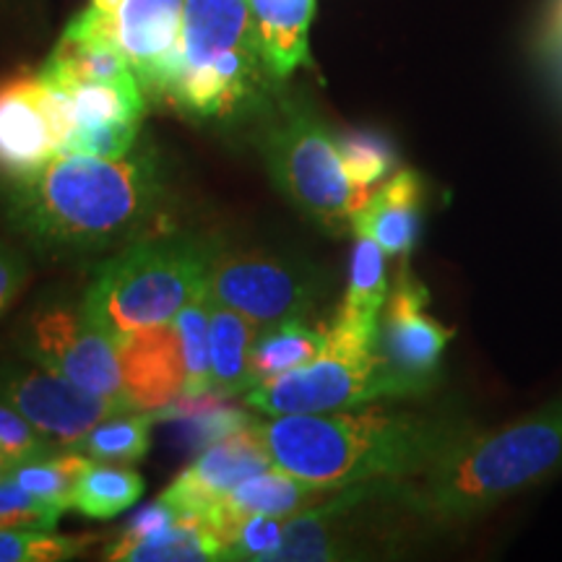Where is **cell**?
<instances>
[{"instance_id": "1", "label": "cell", "mask_w": 562, "mask_h": 562, "mask_svg": "<svg viewBox=\"0 0 562 562\" xmlns=\"http://www.w3.org/2000/svg\"><path fill=\"white\" fill-rule=\"evenodd\" d=\"M476 430L459 417L391 406H349L261 422L273 463L300 480L344 490L414 480Z\"/></svg>"}, {"instance_id": "2", "label": "cell", "mask_w": 562, "mask_h": 562, "mask_svg": "<svg viewBox=\"0 0 562 562\" xmlns=\"http://www.w3.org/2000/svg\"><path fill=\"white\" fill-rule=\"evenodd\" d=\"M11 227L47 252L123 248L151 227L161 178L151 154L121 159L58 154L40 172L3 182Z\"/></svg>"}, {"instance_id": "3", "label": "cell", "mask_w": 562, "mask_h": 562, "mask_svg": "<svg viewBox=\"0 0 562 562\" xmlns=\"http://www.w3.org/2000/svg\"><path fill=\"white\" fill-rule=\"evenodd\" d=\"M562 472V396L497 430H476L425 474L398 480L419 516L459 524Z\"/></svg>"}, {"instance_id": "4", "label": "cell", "mask_w": 562, "mask_h": 562, "mask_svg": "<svg viewBox=\"0 0 562 562\" xmlns=\"http://www.w3.org/2000/svg\"><path fill=\"white\" fill-rule=\"evenodd\" d=\"M214 256L203 237H138L97 269L81 311L115 344L140 328L167 326L206 284Z\"/></svg>"}, {"instance_id": "5", "label": "cell", "mask_w": 562, "mask_h": 562, "mask_svg": "<svg viewBox=\"0 0 562 562\" xmlns=\"http://www.w3.org/2000/svg\"><path fill=\"white\" fill-rule=\"evenodd\" d=\"M263 68L250 0H186L165 100L199 117L232 115L261 87Z\"/></svg>"}, {"instance_id": "6", "label": "cell", "mask_w": 562, "mask_h": 562, "mask_svg": "<svg viewBox=\"0 0 562 562\" xmlns=\"http://www.w3.org/2000/svg\"><path fill=\"white\" fill-rule=\"evenodd\" d=\"M422 391V385L385 360L378 344L336 331L328 323L326 344L315 360L252 385L245 393V402L266 417H286L417 396Z\"/></svg>"}, {"instance_id": "7", "label": "cell", "mask_w": 562, "mask_h": 562, "mask_svg": "<svg viewBox=\"0 0 562 562\" xmlns=\"http://www.w3.org/2000/svg\"><path fill=\"white\" fill-rule=\"evenodd\" d=\"M266 159L281 193L328 232L351 229L355 214L375 193L349 178L339 140L305 112L271 133Z\"/></svg>"}, {"instance_id": "8", "label": "cell", "mask_w": 562, "mask_h": 562, "mask_svg": "<svg viewBox=\"0 0 562 562\" xmlns=\"http://www.w3.org/2000/svg\"><path fill=\"white\" fill-rule=\"evenodd\" d=\"M206 286L211 297L243 313L261 331L305 321L321 297V279L311 269L261 250L216 252Z\"/></svg>"}, {"instance_id": "9", "label": "cell", "mask_w": 562, "mask_h": 562, "mask_svg": "<svg viewBox=\"0 0 562 562\" xmlns=\"http://www.w3.org/2000/svg\"><path fill=\"white\" fill-rule=\"evenodd\" d=\"M182 9L186 0H89L74 21L115 42L146 97L165 100L178 68Z\"/></svg>"}, {"instance_id": "10", "label": "cell", "mask_w": 562, "mask_h": 562, "mask_svg": "<svg viewBox=\"0 0 562 562\" xmlns=\"http://www.w3.org/2000/svg\"><path fill=\"white\" fill-rule=\"evenodd\" d=\"M21 349L26 357L58 370L60 375L70 378L87 391L100 393L136 412L123 389L117 344L102 328H97L81 307L79 311L68 305L40 307L26 321Z\"/></svg>"}, {"instance_id": "11", "label": "cell", "mask_w": 562, "mask_h": 562, "mask_svg": "<svg viewBox=\"0 0 562 562\" xmlns=\"http://www.w3.org/2000/svg\"><path fill=\"white\" fill-rule=\"evenodd\" d=\"M74 131L66 97L40 74L0 81V180L13 182L40 172L66 149Z\"/></svg>"}, {"instance_id": "12", "label": "cell", "mask_w": 562, "mask_h": 562, "mask_svg": "<svg viewBox=\"0 0 562 562\" xmlns=\"http://www.w3.org/2000/svg\"><path fill=\"white\" fill-rule=\"evenodd\" d=\"M0 402L24 414L58 448H70L100 422L131 412L32 357L0 364Z\"/></svg>"}, {"instance_id": "13", "label": "cell", "mask_w": 562, "mask_h": 562, "mask_svg": "<svg viewBox=\"0 0 562 562\" xmlns=\"http://www.w3.org/2000/svg\"><path fill=\"white\" fill-rule=\"evenodd\" d=\"M273 467L261 425H248L216 438L191 467L165 490L161 501L178 518L201 521L237 484Z\"/></svg>"}, {"instance_id": "14", "label": "cell", "mask_w": 562, "mask_h": 562, "mask_svg": "<svg viewBox=\"0 0 562 562\" xmlns=\"http://www.w3.org/2000/svg\"><path fill=\"white\" fill-rule=\"evenodd\" d=\"M427 294L422 281L406 266L398 271L396 284L389 292L378 326V349L402 375L422 389H430L432 372L438 370L442 351L453 339V328L442 326L427 313Z\"/></svg>"}, {"instance_id": "15", "label": "cell", "mask_w": 562, "mask_h": 562, "mask_svg": "<svg viewBox=\"0 0 562 562\" xmlns=\"http://www.w3.org/2000/svg\"><path fill=\"white\" fill-rule=\"evenodd\" d=\"M123 389L136 412L172 406L186 391V362L175 323L140 328L117 341Z\"/></svg>"}, {"instance_id": "16", "label": "cell", "mask_w": 562, "mask_h": 562, "mask_svg": "<svg viewBox=\"0 0 562 562\" xmlns=\"http://www.w3.org/2000/svg\"><path fill=\"white\" fill-rule=\"evenodd\" d=\"M331 487H321V484L305 482L273 463L266 472L250 476L243 484H237L229 495H224L220 503L211 508V513L203 518V524L214 531L220 539L222 550L229 533L240 526L245 518L250 516H294V513L311 510L315 505L334 495Z\"/></svg>"}, {"instance_id": "17", "label": "cell", "mask_w": 562, "mask_h": 562, "mask_svg": "<svg viewBox=\"0 0 562 562\" xmlns=\"http://www.w3.org/2000/svg\"><path fill=\"white\" fill-rule=\"evenodd\" d=\"M422 180L417 172L402 170L375 188L368 203L351 220L357 237H370L389 258H409L419 235Z\"/></svg>"}, {"instance_id": "18", "label": "cell", "mask_w": 562, "mask_h": 562, "mask_svg": "<svg viewBox=\"0 0 562 562\" xmlns=\"http://www.w3.org/2000/svg\"><path fill=\"white\" fill-rule=\"evenodd\" d=\"M258 50L273 79H286L307 63L315 0H250Z\"/></svg>"}, {"instance_id": "19", "label": "cell", "mask_w": 562, "mask_h": 562, "mask_svg": "<svg viewBox=\"0 0 562 562\" xmlns=\"http://www.w3.org/2000/svg\"><path fill=\"white\" fill-rule=\"evenodd\" d=\"M385 261H389V256L381 245L370 237H357L355 250H351L349 286L331 321L334 328L362 341L378 344L381 313L391 292Z\"/></svg>"}, {"instance_id": "20", "label": "cell", "mask_w": 562, "mask_h": 562, "mask_svg": "<svg viewBox=\"0 0 562 562\" xmlns=\"http://www.w3.org/2000/svg\"><path fill=\"white\" fill-rule=\"evenodd\" d=\"M261 328L243 313L211 297V393L237 396L250 391V349Z\"/></svg>"}, {"instance_id": "21", "label": "cell", "mask_w": 562, "mask_h": 562, "mask_svg": "<svg viewBox=\"0 0 562 562\" xmlns=\"http://www.w3.org/2000/svg\"><path fill=\"white\" fill-rule=\"evenodd\" d=\"M104 560L133 562H209L222 560V544L201 521H178L146 537H123L104 552Z\"/></svg>"}, {"instance_id": "22", "label": "cell", "mask_w": 562, "mask_h": 562, "mask_svg": "<svg viewBox=\"0 0 562 562\" xmlns=\"http://www.w3.org/2000/svg\"><path fill=\"white\" fill-rule=\"evenodd\" d=\"M323 344L326 326H307L305 321H286L258 331L250 349V389L315 360Z\"/></svg>"}, {"instance_id": "23", "label": "cell", "mask_w": 562, "mask_h": 562, "mask_svg": "<svg viewBox=\"0 0 562 562\" xmlns=\"http://www.w3.org/2000/svg\"><path fill=\"white\" fill-rule=\"evenodd\" d=\"M53 89H58L66 97L70 117H74V128L112 121H140L146 110V91L138 79L121 83L87 81Z\"/></svg>"}, {"instance_id": "24", "label": "cell", "mask_w": 562, "mask_h": 562, "mask_svg": "<svg viewBox=\"0 0 562 562\" xmlns=\"http://www.w3.org/2000/svg\"><path fill=\"white\" fill-rule=\"evenodd\" d=\"M157 414H138L123 412L115 417L100 422L97 427L83 435L79 442H74V451L89 456L91 461L102 463H136L149 453L151 446V422Z\"/></svg>"}, {"instance_id": "25", "label": "cell", "mask_w": 562, "mask_h": 562, "mask_svg": "<svg viewBox=\"0 0 562 562\" xmlns=\"http://www.w3.org/2000/svg\"><path fill=\"white\" fill-rule=\"evenodd\" d=\"M178 339L186 362V398H206L211 393V292L203 284L182 305L178 318Z\"/></svg>"}, {"instance_id": "26", "label": "cell", "mask_w": 562, "mask_h": 562, "mask_svg": "<svg viewBox=\"0 0 562 562\" xmlns=\"http://www.w3.org/2000/svg\"><path fill=\"white\" fill-rule=\"evenodd\" d=\"M144 492V480L121 463L91 461L74 492V508L89 518H115Z\"/></svg>"}, {"instance_id": "27", "label": "cell", "mask_w": 562, "mask_h": 562, "mask_svg": "<svg viewBox=\"0 0 562 562\" xmlns=\"http://www.w3.org/2000/svg\"><path fill=\"white\" fill-rule=\"evenodd\" d=\"M91 459L74 448H58V451L45 456V459H34L21 463L9 474L11 482L19 487L32 492L40 501L50 503L58 510L74 508V492L79 484L81 474L89 469Z\"/></svg>"}, {"instance_id": "28", "label": "cell", "mask_w": 562, "mask_h": 562, "mask_svg": "<svg viewBox=\"0 0 562 562\" xmlns=\"http://www.w3.org/2000/svg\"><path fill=\"white\" fill-rule=\"evenodd\" d=\"M97 537H68L55 529H0V562H60L81 554Z\"/></svg>"}, {"instance_id": "29", "label": "cell", "mask_w": 562, "mask_h": 562, "mask_svg": "<svg viewBox=\"0 0 562 562\" xmlns=\"http://www.w3.org/2000/svg\"><path fill=\"white\" fill-rule=\"evenodd\" d=\"M336 140H339V151L349 178L368 191H375V186H381L396 165V154L381 136L344 133V136H336Z\"/></svg>"}, {"instance_id": "30", "label": "cell", "mask_w": 562, "mask_h": 562, "mask_svg": "<svg viewBox=\"0 0 562 562\" xmlns=\"http://www.w3.org/2000/svg\"><path fill=\"white\" fill-rule=\"evenodd\" d=\"M140 121H112L97 125H79L70 131L63 154H81V157L121 159L131 154L138 138Z\"/></svg>"}, {"instance_id": "31", "label": "cell", "mask_w": 562, "mask_h": 562, "mask_svg": "<svg viewBox=\"0 0 562 562\" xmlns=\"http://www.w3.org/2000/svg\"><path fill=\"white\" fill-rule=\"evenodd\" d=\"M55 451H58V446L50 438H45L24 414L0 402V461L16 469L21 463L45 459Z\"/></svg>"}, {"instance_id": "32", "label": "cell", "mask_w": 562, "mask_h": 562, "mask_svg": "<svg viewBox=\"0 0 562 562\" xmlns=\"http://www.w3.org/2000/svg\"><path fill=\"white\" fill-rule=\"evenodd\" d=\"M58 508L40 501L32 492L19 487L16 482H0V529H24V526H40V529H55L60 518Z\"/></svg>"}, {"instance_id": "33", "label": "cell", "mask_w": 562, "mask_h": 562, "mask_svg": "<svg viewBox=\"0 0 562 562\" xmlns=\"http://www.w3.org/2000/svg\"><path fill=\"white\" fill-rule=\"evenodd\" d=\"M30 279V263L9 243H0V318L13 305Z\"/></svg>"}, {"instance_id": "34", "label": "cell", "mask_w": 562, "mask_h": 562, "mask_svg": "<svg viewBox=\"0 0 562 562\" xmlns=\"http://www.w3.org/2000/svg\"><path fill=\"white\" fill-rule=\"evenodd\" d=\"M175 521H178V513L172 510V505H167L159 497L157 503L146 505L144 510H138L136 516L131 518V524L123 529V537H133V539L146 537V533L165 529V526H170Z\"/></svg>"}, {"instance_id": "35", "label": "cell", "mask_w": 562, "mask_h": 562, "mask_svg": "<svg viewBox=\"0 0 562 562\" xmlns=\"http://www.w3.org/2000/svg\"><path fill=\"white\" fill-rule=\"evenodd\" d=\"M544 47L554 58H562V0H554L544 26Z\"/></svg>"}, {"instance_id": "36", "label": "cell", "mask_w": 562, "mask_h": 562, "mask_svg": "<svg viewBox=\"0 0 562 562\" xmlns=\"http://www.w3.org/2000/svg\"><path fill=\"white\" fill-rule=\"evenodd\" d=\"M560 63H562V58H560Z\"/></svg>"}]
</instances>
